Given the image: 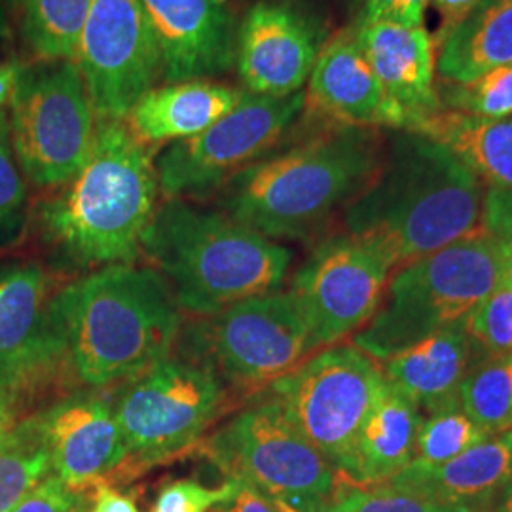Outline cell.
<instances>
[{
    "mask_svg": "<svg viewBox=\"0 0 512 512\" xmlns=\"http://www.w3.org/2000/svg\"><path fill=\"white\" fill-rule=\"evenodd\" d=\"M387 131L317 120L215 192L217 209L266 238L310 239L366 192L384 162Z\"/></svg>",
    "mask_w": 512,
    "mask_h": 512,
    "instance_id": "obj_1",
    "label": "cell"
},
{
    "mask_svg": "<svg viewBox=\"0 0 512 512\" xmlns=\"http://www.w3.org/2000/svg\"><path fill=\"white\" fill-rule=\"evenodd\" d=\"M484 200L486 186L452 150L395 129L376 179L344 215V232L374 243L397 272L478 232Z\"/></svg>",
    "mask_w": 512,
    "mask_h": 512,
    "instance_id": "obj_2",
    "label": "cell"
},
{
    "mask_svg": "<svg viewBox=\"0 0 512 512\" xmlns=\"http://www.w3.org/2000/svg\"><path fill=\"white\" fill-rule=\"evenodd\" d=\"M52 310L71 374L97 391L164 361L183 330L175 296L150 266L99 268L55 294Z\"/></svg>",
    "mask_w": 512,
    "mask_h": 512,
    "instance_id": "obj_3",
    "label": "cell"
},
{
    "mask_svg": "<svg viewBox=\"0 0 512 512\" xmlns=\"http://www.w3.org/2000/svg\"><path fill=\"white\" fill-rule=\"evenodd\" d=\"M154 162L126 120L97 118L86 162L40 205L46 239L82 268L133 264L162 196Z\"/></svg>",
    "mask_w": 512,
    "mask_h": 512,
    "instance_id": "obj_4",
    "label": "cell"
},
{
    "mask_svg": "<svg viewBox=\"0 0 512 512\" xmlns=\"http://www.w3.org/2000/svg\"><path fill=\"white\" fill-rule=\"evenodd\" d=\"M141 255L162 275L179 308L211 315L239 300L275 293L293 255L274 239L190 200L158 205Z\"/></svg>",
    "mask_w": 512,
    "mask_h": 512,
    "instance_id": "obj_5",
    "label": "cell"
},
{
    "mask_svg": "<svg viewBox=\"0 0 512 512\" xmlns=\"http://www.w3.org/2000/svg\"><path fill=\"white\" fill-rule=\"evenodd\" d=\"M499 285L494 241L480 228L393 272L380 308L351 344L382 363L463 321Z\"/></svg>",
    "mask_w": 512,
    "mask_h": 512,
    "instance_id": "obj_6",
    "label": "cell"
},
{
    "mask_svg": "<svg viewBox=\"0 0 512 512\" xmlns=\"http://www.w3.org/2000/svg\"><path fill=\"white\" fill-rule=\"evenodd\" d=\"M226 478H241L283 512H321L340 473L264 389L203 444Z\"/></svg>",
    "mask_w": 512,
    "mask_h": 512,
    "instance_id": "obj_7",
    "label": "cell"
},
{
    "mask_svg": "<svg viewBox=\"0 0 512 512\" xmlns=\"http://www.w3.org/2000/svg\"><path fill=\"white\" fill-rule=\"evenodd\" d=\"M228 391L209 366L183 353L128 380L112 403L128 454L120 475L145 471L196 446L219 420Z\"/></svg>",
    "mask_w": 512,
    "mask_h": 512,
    "instance_id": "obj_8",
    "label": "cell"
},
{
    "mask_svg": "<svg viewBox=\"0 0 512 512\" xmlns=\"http://www.w3.org/2000/svg\"><path fill=\"white\" fill-rule=\"evenodd\" d=\"M181 353L209 366L228 387L264 391L315 351L293 294H260L200 315L181 330Z\"/></svg>",
    "mask_w": 512,
    "mask_h": 512,
    "instance_id": "obj_9",
    "label": "cell"
},
{
    "mask_svg": "<svg viewBox=\"0 0 512 512\" xmlns=\"http://www.w3.org/2000/svg\"><path fill=\"white\" fill-rule=\"evenodd\" d=\"M97 114L76 59L25 65L10 103L8 137L21 173L40 188L71 181L86 162Z\"/></svg>",
    "mask_w": 512,
    "mask_h": 512,
    "instance_id": "obj_10",
    "label": "cell"
},
{
    "mask_svg": "<svg viewBox=\"0 0 512 512\" xmlns=\"http://www.w3.org/2000/svg\"><path fill=\"white\" fill-rule=\"evenodd\" d=\"M384 385L382 366L355 344L315 351L266 391L302 437L342 476L366 416Z\"/></svg>",
    "mask_w": 512,
    "mask_h": 512,
    "instance_id": "obj_11",
    "label": "cell"
},
{
    "mask_svg": "<svg viewBox=\"0 0 512 512\" xmlns=\"http://www.w3.org/2000/svg\"><path fill=\"white\" fill-rule=\"evenodd\" d=\"M304 109L306 92L272 97L243 90L238 105L211 128L160 152L154 164L162 198H213L222 184L279 147Z\"/></svg>",
    "mask_w": 512,
    "mask_h": 512,
    "instance_id": "obj_12",
    "label": "cell"
},
{
    "mask_svg": "<svg viewBox=\"0 0 512 512\" xmlns=\"http://www.w3.org/2000/svg\"><path fill=\"white\" fill-rule=\"evenodd\" d=\"M393 268L368 239L340 232L323 239L296 272L294 302L313 351L353 338L380 308Z\"/></svg>",
    "mask_w": 512,
    "mask_h": 512,
    "instance_id": "obj_13",
    "label": "cell"
},
{
    "mask_svg": "<svg viewBox=\"0 0 512 512\" xmlns=\"http://www.w3.org/2000/svg\"><path fill=\"white\" fill-rule=\"evenodd\" d=\"M76 63L99 120H126L162 84V63L143 0H92Z\"/></svg>",
    "mask_w": 512,
    "mask_h": 512,
    "instance_id": "obj_14",
    "label": "cell"
},
{
    "mask_svg": "<svg viewBox=\"0 0 512 512\" xmlns=\"http://www.w3.org/2000/svg\"><path fill=\"white\" fill-rule=\"evenodd\" d=\"M330 37L329 14L317 0H255L236 31L241 90L272 97L304 92Z\"/></svg>",
    "mask_w": 512,
    "mask_h": 512,
    "instance_id": "obj_15",
    "label": "cell"
},
{
    "mask_svg": "<svg viewBox=\"0 0 512 512\" xmlns=\"http://www.w3.org/2000/svg\"><path fill=\"white\" fill-rule=\"evenodd\" d=\"M31 423L48 452L50 473L74 490L103 484L126 465L114 408L99 393L69 395Z\"/></svg>",
    "mask_w": 512,
    "mask_h": 512,
    "instance_id": "obj_16",
    "label": "cell"
},
{
    "mask_svg": "<svg viewBox=\"0 0 512 512\" xmlns=\"http://www.w3.org/2000/svg\"><path fill=\"white\" fill-rule=\"evenodd\" d=\"M158 44L162 84L217 80L236 61L238 18L228 0H143Z\"/></svg>",
    "mask_w": 512,
    "mask_h": 512,
    "instance_id": "obj_17",
    "label": "cell"
},
{
    "mask_svg": "<svg viewBox=\"0 0 512 512\" xmlns=\"http://www.w3.org/2000/svg\"><path fill=\"white\" fill-rule=\"evenodd\" d=\"M50 279L38 264L0 266V389L37 366L65 363Z\"/></svg>",
    "mask_w": 512,
    "mask_h": 512,
    "instance_id": "obj_18",
    "label": "cell"
},
{
    "mask_svg": "<svg viewBox=\"0 0 512 512\" xmlns=\"http://www.w3.org/2000/svg\"><path fill=\"white\" fill-rule=\"evenodd\" d=\"M306 86L304 112L317 120L355 128L403 129V120L389 103L351 25L332 33Z\"/></svg>",
    "mask_w": 512,
    "mask_h": 512,
    "instance_id": "obj_19",
    "label": "cell"
},
{
    "mask_svg": "<svg viewBox=\"0 0 512 512\" xmlns=\"http://www.w3.org/2000/svg\"><path fill=\"white\" fill-rule=\"evenodd\" d=\"M378 76L385 95L403 120L404 131H416L439 112L437 48L425 27L389 21L349 23Z\"/></svg>",
    "mask_w": 512,
    "mask_h": 512,
    "instance_id": "obj_20",
    "label": "cell"
},
{
    "mask_svg": "<svg viewBox=\"0 0 512 512\" xmlns=\"http://www.w3.org/2000/svg\"><path fill=\"white\" fill-rule=\"evenodd\" d=\"M476 361L475 346L465 323L459 321L387 357L380 366L387 384L395 387L425 418L459 406V389Z\"/></svg>",
    "mask_w": 512,
    "mask_h": 512,
    "instance_id": "obj_21",
    "label": "cell"
},
{
    "mask_svg": "<svg viewBox=\"0 0 512 512\" xmlns=\"http://www.w3.org/2000/svg\"><path fill=\"white\" fill-rule=\"evenodd\" d=\"M511 478L512 431H507L440 465L410 461L387 482L446 505L490 512Z\"/></svg>",
    "mask_w": 512,
    "mask_h": 512,
    "instance_id": "obj_22",
    "label": "cell"
},
{
    "mask_svg": "<svg viewBox=\"0 0 512 512\" xmlns=\"http://www.w3.org/2000/svg\"><path fill=\"white\" fill-rule=\"evenodd\" d=\"M241 95V88L220 80L160 84L133 105L126 124L148 147L171 145L211 128L238 105Z\"/></svg>",
    "mask_w": 512,
    "mask_h": 512,
    "instance_id": "obj_23",
    "label": "cell"
},
{
    "mask_svg": "<svg viewBox=\"0 0 512 512\" xmlns=\"http://www.w3.org/2000/svg\"><path fill=\"white\" fill-rule=\"evenodd\" d=\"M421 421L420 410L384 378L359 431L346 478L357 484H378L399 475L414 459Z\"/></svg>",
    "mask_w": 512,
    "mask_h": 512,
    "instance_id": "obj_24",
    "label": "cell"
},
{
    "mask_svg": "<svg viewBox=\"0 0 512 512\" xmlns=\"http://www.w3.org/2000/svg\"><path fill=\"white\" fill-rule=\"evenodd\" d=\"M421 133L452 150L486 188L512 192V120H494L440 109L427 118Z\"/></svg>",
    "mask_w": 512,
    "mask_h": 512,
    "instance_id": "obj_25",
    "label": "cell"
},
{
    "mask_svg": "<svg viewBox=\"0 0 512 512\" xmlns=\"http://www.w3.org/2000/svg\"><path fill=\"white\" fill-rule=\"evenodd\" d=\"M512 63V0H480L437 50L442 82H469Z\"/></svg>",
    "mask_w": 512,
    "mask_h": 512,
    "instance_id": "obj_26",
    "label": "cell"
},
{
    "mask_svg": "<svg viewBox=\"0 0 512 512\" xmlns=\"http://www.w3.org/2000/svg\"><path fill=\"white\" fill-rule=\"evenodd\" d=\"M92 0H23V37L42 61L76 59Z\"/></svg>",
    "mask_w": 512,
    "mask_h": 512,
    "instance_id": "obj_27",
    "label": "cell"
},
{
    "mask_svg": "<svg viewBox=\"0 0 512 512\" xmlns=\"http://www.w3.org/2000/svg\"><path fill=\"white\" fill-rule=\"evenodd\" d=\"M459 408L490 437L512 431V357L478 359L459 389Z\"/></svg>",
    "mask_w": 512,
    "mask_h": 512,
    "instance_id": "obj_28",
    "label": "cell"
},
{
    "mask_svg": "<svg viewBox=\"0 0 512 512\" xmlns=\"http://www.w3.org/2000/svg\"><path fill=\"white\" fill-rule=\"evenodd\" d=\"M48 473L50 458L31 421L0 429V512H12Z\"/></svg>",
    "mask_w": 512,
    "mask_h": 512,
    "instance_id": "obj_29",
    "label": "cell"
},
{
    "mask_svg": "<svg viewBox=\"0 0 512 512\" xmlns=\"http://www.w3.org/2000/svg\"><path fill=\"white\" fill-rule=\"evenodd\" d=\"M321 512H480L435 501L391 482L357 484L340 475L336 490Z\"/></svg>",
    "mask_w": 512,
    "mask_h": 512,
    "instance_id": "obj_30",
    "label": "cell"
},
{
    "mask_svg": "<svg viewBox=\"0 0 512 512\" xmlns=\"http://www.w3.org/2000/svg\"><path fill=\"white\" fill-rule=\"evenodd\" d=\"M437 93L442 109L505 120L512 116V63L461 84L437 80Z\"/></svg>",
    "mask_w": 512,
    "mask_h": 512,
    "instance_id": "obj_31",
    "label": "cell"
},
{
    "mask_svg": "<svg viewBox=\"0 0 512 512\" xmlns=\"http://www.w3.org/2000/svg\"><path fill=\"white\" fill-rule=\"evenodd\" d=\"M488 439L490 435L459 406H452L423 418L412 461L421 465H440Z\"/></svg>",
    "mask_w": 512,
    "mask_h": 512,
    "instance_id": "obj_32",
    "label": "cell"
},
{
    "mask_svg": "<svg viewBox=\"0 0 512 512\" xmlns=\"http://www.w3.org/2000/svg\"><path fill=\"white\" fill-rule=\"evenodd\" d=\"M478 359L512 357V291L499 285L463 319Z\"/></svg>",
    "mask_w": 512,
    "mask_h": 512,
    "instance_id": "obj_33",
    "label": "cell"
},
{
    "mask_svg": "<svg viewBox=\"0 0 512 512\" xmlns=\"http://www.w3.org/2000/svg\"><path fill=\"white\" fill-rule=\"evenodd\" d=\"M27 184L10 147L8 126L0 129V247L6 245L23 224Z\"/></svg>",
    "mask_w": 512,
    "mask_h": 512,
    "instance_id": "obj_34",
    "label": "cell"
},
{
    "mask_svg": "<svg viewBox=\"0 0 512 512\" xmlns=\"http://www.w3.org/2000/svg\"><path fill=\"white\" fill-rule=\"evenodd\" d=\"M482 228L494 241L501 266V285L512 291V192L486 188Z\"/></svg>",
    "mask_w": 512,
    "mask_h": 512,
    "instance_id": "obj_35",
    "label": "cell"
},
{
    "mask_svg": "<svg viewBox=\"0 0 512 512\" xmlns=\"http://www.w3.org/2000/svg\"><path fill=\"white\" fill-rule=\"evenodd\" d=\"M232 494V480L209 488L198 480H173L165 484L150 512H211Z\"/></svg>",
    "mask_w": 512,
    "mask_h": 512,
    "instance_id": "obj_36",
    "label": "cell"
},
{
    "mask_svg": "<svg viewBox=\"0 0 512 512\" xmlns=\"http://www.w3.org/2000/svg\"><path fill=\"white\" fill-rule=\"evenodd\" d=\"M84 492L86 490H74L48 473L25 494L12 512H78L82 503H86Z\"/></svg>",
    "mask_w": 512,
    "mask_h": 512,
    "instance_id": "obj_37",
    "label": "cell"
},
{
    "mask_svg": "<svg viewBox=\"0 0 512 512\" xmlns=\"http://www.w3.org/2000/svg\"><path fill=\"white\" fill-rule=\"evenodd\" d=\"M429 0H353L351 23L389 21L404 27H423Z\"/></svg>",
    "mask_w": 512,
    "mask_h": 512,
    "instance_id": "obj_38",
    "label": "cell"
},
{
    "mask_svg": "<svg viewBox=\"0 0 512 512\" xmlns=\"http://www.w3.org/2000/svg\"><path fill=\"white\" fill-rule=\"evenodd\" d=\"M232 480V494L211 512H283L268 495L241 478Z\"/></svg>",
    "mask_w": 512,
    "mask_h": 512,
    "instance_id": "obj_39",
    "label": "cell"
},
{
    "mask_svg": "<svg viewBox=\"0 0 512 512\" xmlns=\"http://www.w3.org/2000/svg\"><path fill=\"white\" fill-rule=\"evenodd\" d=\"M429 2L439 12V29H437V35L433 37L435 48L439 50L440 44L450 37L459 23L475 10L480 0H429Z\"/></svg>",
    "mask_w": 512,
    "mask_h": 512,
    "instance_id": "obj_40",
    "label": "cell"
},
{
    "mask_svg": "<svg viewBox=\"0 0 512 512\" xmlns=\"http://www.w3.org/2000/svg\"><path fill=\"white\" fill-rule=\"evenodd\" d=\"M88 512H139L129 495L110 488L109 482L97 484L92 490V507Z\"/></svg>",
    "mask_w": 512,
    "mask_h": 512,
    "instance_id": "obj_41",
    "label": "cell"
},
{
    "mask_svg": "<svg viewBox=\"0 0 512 512\" xmlns=\"http://www.w3.org/2000/svg\"><path fill=\"white\" fill-rule=\"evenodd\" d=\"M23 63H19L16 59H8V61H0V129L6 128V112L10 110L12 97L16 92V84H18L19 74L23 71Z\"/></svg>",
    "mask_w": 512,
    "mask_h": 512,
    "instance_id": "obj_42",
    "label": "cell"
},
{
    "mask_svg": "<svg viewBox=\"0 0 512 512\" xmlns=\"http://www.w3.org/2000/svg\"><path fill=\"white\" fill-rule=\"evenodd\" d=\"M490 512H512V478L511 482L505 486V490L495 499L494 507Z\"/></svg>",
    "mask_w": 512,
    "mask_h": 512,
    "instance_id": "obj_43",
    "label": "cell"
},
{
    "mask_svg": "<svg viewBox=\"0 0 512 512\" xmlns=\"http://www.w3.org/2000/svg\"><path fill=\"white\" fill-rule=\"evenodd\" d=\"M6 37H10V23L6 16V4L4 0H0V40Z\"/></svg>",
    "mask_w": 512,
    "mask_h": 512,
    "instance_id": "obj_44",
    "label": "cell"
},
{
    "mask_svg": "<svg viewBox=\"0 0 512 512\" xmlns=\"http://www.w3.org/2000/svg\"><path fill=\"white\" fill-rule=\"evenodd\" d=\"M4 4H6V8H10L12 12H19L21 6H23V0H4Z\"/></svg>",
    "mask_w": 512,
    "mask_h": 512,
    "instance_id": "obj_45",
    "label": "cell"
}]
</instances>
